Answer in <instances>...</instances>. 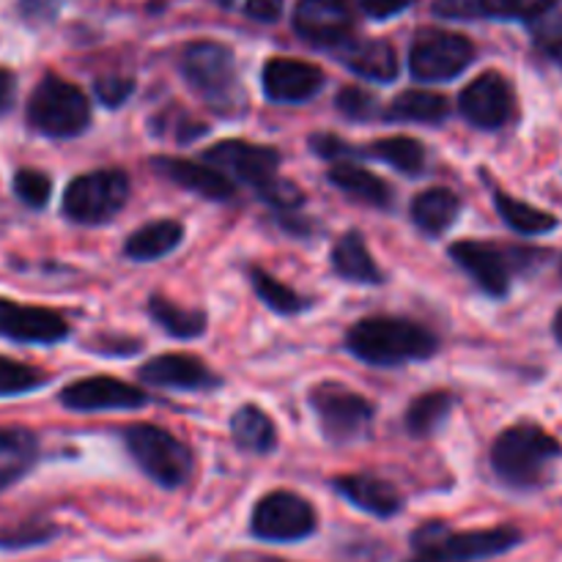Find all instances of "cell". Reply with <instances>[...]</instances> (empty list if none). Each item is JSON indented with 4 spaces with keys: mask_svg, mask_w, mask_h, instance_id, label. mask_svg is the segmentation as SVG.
<instances>
[{
    "mask_svg": "<svg viewBox=\"0 0 562 562\" xmlns=\"http://www.w3.org/2000/svg\"><path fill=\"white\" fill-rule=\"evenodd\" d=\"M250 283H252V291L263 300V305L272 307L274 313L291 316V313H300L302 307H305V300H302L296 291H291L285 283H280L278 278H272L267 269L250 267Z\"/></svg>",
    "mask_w": 562,
    "mask_h": 562,
    "instance_id": "d6a6232c",
    "label": "cell"
},
{
    "mask_svg": "<svg viewBox=\"0 0 562 562\" xmlns=\"http://www.w3.org/2000/svg\"><path fill=\"white\" fill-rule=\"evenodd\" d=\"M181 71L187 82L212 104L217 113L234 115L245 104L234 53L217 42H195L181 55Z\"/></svg>",
    "mask_w": 562,
    "mask_h": 562,
    "instance_id": "3957f363",
    "label": "cell"
},
{
    "mask_svg": "<svg viewBox=\"0 0 562 562\" xmlns=\"http://www.w3.org/2000/svg\"><path fill=\"white\" fill-rule=\"evenodd\" d=\"M459 110L477 130H499L514 113V91L499 71H486L475 77L461 91Z\"/></svg>",
    "mask_w": 562,
    "mask_h": 562,
    "instance_id": "8fae6325",
    "label": "cell"
},
{
    "mask_svg": "<svg viewBox=\"0 0 562 562\" xmlns=\"http://www.w3.org/2000/svg\"><path fill=\"white\" fill-rule=\"evenodd\" d=\"M483 14L505 16V20H532L552 9L558 0H481Z\"/></svg>",
    "mask_w": 562,
    "mask_h": 562,
    "instance_id": "8d00e7d4",
    "label": "cell"
},
{
    "mask_svg": "<svg viewBox=\"0 0 562 562\" xmlns=\"http://www.w3.org/2000/svg\"><path fill=\"white\" fill-rule=\"evenodd\" d=\"M148 401L143 390L121 382L113 376H91L71 382L60 393V404L71 412H110V409H137Z\"/></svg>",
    "mask_w": 562,
    "mask_h": 562,
    "instance_id": "4fadbf2b",
    "label": "cell"
},
{
    "mask_svg": "<svg viewBox=\"0 0 562 562\" xmlns=\"http://www.w3.org/2000/svg\"><path fill=\"white\" fill-rule=\"evenodd\" d=\"M124 442L135 464L165 488H179L192 475V453L181 439L159 426L137 423L124 431Z\"/></svg>",
    "mask_w": 562,
    "mask_h": 562,
    "instance_id": "5b68a950",
    "label": "cell"
},
{
    "mask_svg": "<svg viewBox=\"0 0 562 562\" xmlns=\"http://www.w3.org/2000/svg\"><path fill=\"white\" fill-rule=\"evenodd\" d=\"M549 55H552L554 64L562 66V42H554L552 47H549Z\"/></svg>",
    "mask_w": 562,
    "mask_h": 562,
    "instance_id": "bcb514c9",
    "label": "cell"
},
{
    "mask_svg": "<svg viewBox=\"0 0 562 562\" xmlns=\"http://www.w3.org/2000/svg\"><path fill=\"white\" fill-rule=\"evenodd\" d=\"M554 338L562 344V307L558 311V316H554Z\"/></svg>",
    "mask_w": 562,
    "mask_h": 562,
    "instance_id": "7dc6e473",
    "label": "cell"
},
{
    "mask_svg": "<svg viewBox=\"0 0 562 562\" xmlns=\"http://www.w3.org/2000/svg\"><path fill=\"white\" fill-rule=\"evenodd\" d=\"M0 338L16 344H58L69 338V324L53 311L44 307L16 305L0 296Z\"/></svg>",
    "mask_w": 562,
    "mask_h": 562,
    "instance_id": "5bb4252c",
    "label": "cell"
},
{
    "mask_svg": "<svg viewBox=\"0 0 562 562\" xmlns=\"http://www.w3.org/2000/svg\"><path fill=\"white\" fill-rule=\"evenodd\" d=\"M340 64L349 66L357 77L376 82H390L398 75V58L395 49L382 38H362V42H344L340 47Z\"/></svg>",
    "mask_w": 562,
    "mask_h": 562,
    "instance_id": "ffe728a7",
    "label": "cell"
},
{
    "mask_svg": "<svg viewBox=\"0 0 562 562\" xmlns=\"http://www.w3.org/2000/svg\"><path fill=\"white\" fill-rule=\"evenodd\" d=\"M143 562H157V560H143Z\"/></svg>",
    "mask_w": 562,
    "mask_h": 562,
    "instance_id": "681fc988",
    "label": "cell"
},
{
    "mask_svg": "<svg viewBox=\"0 0 562 562\" xmlns=\"http://www.w3.org/2000/svg\"><path fill=\"white\" fill-rule=\"evenodd\" d=\"M412 3H415V0H360L366 14L376 16V20H387V16L401 14V11L409 9Z\"/></svg>",
    "mask_w": 562,
    "mask_h": 562,
    "instance_id": "7bdbcfd3",
    "label": "cell"
},
{
    "mask_svg": "<svg viewBox=\"0 0 562 562\" xmlns=\"http://www.w3.org/2000/svg\"><path fill=\"white\" fill-rule=\"evenodd\" d=\"M258 195H261L269 206L278 209V212H291V209H296L302 203L300 187L291 184V181L285 179H272L263 190H258Z\"/></svg>",
    "mask_w": 562,
    "mask_h": 562,
    "instance_id": "f35d334b",
    "label": "cell"
},
{
    "mask_svg": "<svg viewBox=\"0 0 562 562\" xmlns=\"http://www.w3.org/2000/svg\"><path fill=\"white\" fill-rule=\"evenodd\" d=\"M58 536L49 521L42 519H31V521H20L16 527H9V530L0 532V549H27V547H42L47 543L49 538Z\"/></svg>",
    "mask_w": 562,
    "mask_h": 562,
    "instance_id": "e575fe53",
    "label": "cell"
},
{
    "mask_svg": "<svg viewBox=\"0 0 562 562\" xmlns=\"http://www.w3.org/2000/svg\"><path fill=\"white\" fill-rule=\"evenodd\" d=\"M335 104H338V110L346 115V119H355V121H366L376 113V99H373L366 88H357V86L344 88V91L338 93V99H335Z\"/></svg>",
    "mask_w": 562,
    "mask_h": 562,
    "instance_id": "74e56055",
    "label": "cell"
},
{
    "mask_svg": "<svg viewBox=\"0 0 562 562\" xmlns=\"http://www.w3.org/2000/svg\"><path fill=\"white\" fill-rule=\"evenodd\" d=\"M14 99H16V77L11 75L9 69L0 66V115H5L11 108H14Z\"/></svg>",
    "mask_w": 562,
    "mask_h": 562,
    "instance_id": "f6af8a7d",
    "label": "cell"
},
{
    "mask_svg": "<svg viewBox=\"0 0 562 562\" xmlns=\"http://www.w3.org/2000/svg\"><path fill=\"white\" fill-rule=\"evenodd\" d=\"M206 162L217 170L236 176L239 181L250 184L252 190H263L272 179H278L280 154L269 146H256L245 140H223L206 151Z\"/></svg>",
    "mask_w": 562,
    "mask_h": 562,
    "instance_id": "7c38bea8",
    "label": "cell"
},
{
    "mask_svg": "<svg viewBox=\"0 0 562 562\" xmlns=\"http://www.w3.org/2000/svg\"><path fill=\"white\" fill-rule=\"evenodd\" d=\"M130 201V179L121 170H93L77 176L64 192V214L71 223L102 225Z\"/></svg>",
    "mask_w": 562,
    "mask_h": 562,
    "instance_id": "52a82bcc",
    "label": "cell"
},
{
    "mask_svg": "<svg viewBox=\"0 0 562 562\" xmlns=\"http://www.w3.org/2000/svg\"><path fill=\"white\" fill-rule=\"evenodd\" d=\"M148 313H151L154 322H157L165 333L173 335V338L190 340L206 333V316H203L201 311L181 307L159 294H154L151 300H148Z\"/></svg>",
    "mask_w": 562,
    "mask_h": 562,
    "instance_id": "f546056e",
    "label": "cell"
},
{
    "mask_svg": "<svg viewBox=\"0 0 562 562\" xmlns=\"http://www.w3.org/2000/svg\"><path fill=\"white\" fill-rule=\"evenodd\" d=\"M420 554H434L450 562H470L497 558V554L510 552L521 543V532L516 527H494V530H472L453 532L442 521L420 527L412 538Z\"/></svg>",
    "mask_w": 562,
    "mask_h": 562,
    "instance_id": "8992f818",
    "label": "cell"
},
{
    "mask_svg": "<svg viewBox=\"0 0 562 562\" xmlns=\"http://www.w3.org/2000/svg\"><path fill=\"white\" fill-rule=\"evenodd\" d=\"M368 154L382 159L390 168L401 170V173L406 176H417L426 168V148H423V143L415 140V137H382V140L368 146Z\"/></svg>",
    "mask_w": 562,
    "mask_h": 562,
    "instance_id": "1f68e13d",
    "label": "cell"
},
{
    "mask_svg": "<svg viewBox=\"0 0 562 562\" xmlns=\"http://www.w3.org/2000/svg\"><path fill=\"white\" fill-rule=\"evenodd\" d=\"M245 11L258 22H278L283 14V0H245Z\"/></svg>",
    "mask_w": 562,
    "mask_h": 562,
    "instance_id": "ee69618b",
    "label": "cell"
},
{
    "mask_svg": "<svg viewBox=\"0 0 562 562\" xmlns=\"http://www.w3.org/2000/svg\"><path fill=\"white\" fill-rule=\"evenodd\" d=\"M316 510L305 497L294 492H272L256 505L250 519L252 536L272 543H291L313 536Z\"/></svg>",
    "mask_w": 562,
    "mask_h": 562,
    "instance_id": "30bf717a",
    "label": "cell"
},
{
    "mask_svg": "<svg viewBox=\"0 0 562 562\" xmlns=\"http://www.w3.org/2000/svg\"><path fill=\"white\" fill-rule=\"evenodd\" d=\"M562 456V445L543 428L521 423L497 437L492 448V467L510 488H536L547 481L549 467Z\"/></svg>",
    "mask_w": 562,
    "mask_h": 562,
    "instance_id": "7a4b0ae2",
    "label": "cell"
},
{
    "mask_svg": "<svg viewBox=\"0 0 562 562\" xmlns=\"http://www.w3.org/2000/svg\"><path fill=\"white\" fill-rule=\"evenodd\" d=\"M93 88H97L99 102L108 104V108H119V104H124L132 97L135 82L130 77H102Z\"/></svg>",
    "mask_w": 562,
    "mask_h": 562,
    "instance_id": "ab89813d",
    "label": "cell"
},
{
    "mask_svg": "<svg viewBox=\"0 0 562 562\" xmlns=\"http://www.w3.org/2000/svg\"><path fill=\"white\" fill-rule=\"evenodd\" d=\"M450 258L486 291L488 296H505L510 289V263L499 247L486 241H456L450 247Z\"/></svg>",
    "mask_w": 562,
    "mask_h": 562,
    "instance_id": "2e32d148",
    "label": "cell"
},
{
    "mask_svg": "<svg viewBox=\"0 0 562 562\" xmlns=\"http://www.w3.org/2000/svg\"><path fill=\"white\" fill-rule=\"evenodd\" d=\"M263 562H278V560H263Z\"/></svg>",
    "mask_w": 562,
    "mask_h": 562,
    "instance_id": "f907efd6",
    "label": "cell"
},
{
    "mask_svg": "<svg viewBox=\"0 0 562 562\" xmlns=\"http://www.w3.org/2000/svg\"><path fill=\"white\" fill-rule=\"evenodd\" d=\"M91 121V104L86 93L64 77L47 75L31 93L27 124L47 137H75L86 132Z\"/></svg>",
    "mask_w": 562,
    "mask_h": 562,
    "instance_id": "277c9868",
    "label": "cell"
},
{
    "mask_svg": "<svg viewBox=\"0 0 562 562\" xmlns=\"http://www.w3.org/2000/svg\"><path fill=\"white\" fill-rule=\"evenodd\" d=\"M329 181H333L340 192H346V195L355 198V201L368 203V206L384 209L390 206V201H393L390 187L384 184L376 173H371V170L360 168V165L355 162L333 165V170H329Z\"/></svg>",
    "mask_w": 562,
    "mask_h": 562,
    "instance_id": "484cf974",
    "label": "cell"
},
{
    "mask_svg": "<svg viewBox=\"0 0 562 562\" xmlns=\"http://www.w3.org/2000/svg\"><path fill=\"white\" fill-rule=\"evenodd\" d=\"M333 269L349 283L376 285L382 283V269L373 261L371 250L366 247L362 236L357 231H349L338 239L333 250Z\"/></svg>",
    "mask_w": 562,
    "mask_h": 562,
    "instance_id": "d4e9b609",
    "label": "cell"
},
{
    "mask_svg": "<svg viewBox=\"0 0 562 562\" xmlns=\"http://www.w3.org/2000/svg\"><path fill=\"white\" fill-rule=\"evenodd\" d=\"M346 349L357 360L376 368H395L404 362L428 360L437 355V335L406 318H362L346 335Z\"/></svg>",
    "mask_w": 562,
    "mask_h": 562,
    "instance_id": "6da1fadb",
    "label": "cell"
},
{
    "mask_svg": "<svg viewBox=\"0 0 562 562\" xmlns=\"http://www.w3.org/2000/svg\"><path fill=\"white\" fill-rule=\"evenodd\" d=\"M49 192H53V181H49V176H44L42 170L22 168L14 173V195L20 198L25 206L31 209L47 206Z\"/></svg>",
    "mask_w": 562,
    "mask_h": 562,
    "instance_id": "d590c367",
    "label": "cell"
},
{
    "mask_svg": "<svg viewBox=\"0 0 562 562\" xmlns=\"http://www.w3.org/2000/svg\"><path fill=\"white\" fill-rule=\"evenodd\" d=\"M494 206H497L499 217L516 231V234H547V231H554L560 225V220L554 214L543 212V209L530 206L525 201H516L508 192H494Z\"/></svg>",
    "mask_w": 562,
    "mask_h": 562,
    "instance_id": "4dcf8cb0",
    "label": "cell"
},
{
    "mask_svg": "<svg viewBox=\"0 0 562 562\" xmlns=\"http://www.w3.org/2000/svg\"><path fill=\"white\" fill-rule=\"evenodd\" d=\"M311 146L318 157H327V159H344L355 154V148H351L349 143L340 140V137L335 135H313Z\"/></svg>",
    "mask_w": 562,
    "mask_h": 562,
    "instance_id": "b9f144b4",
    "label": "cell"
},
{
    "mask_svg": "<svg viewBox=\"0 0 562 562\" xmlns=\"http://www.w3.org/2000/svg\"><path fill=\"white\" fill-rule=\"evenodd\" d=\"M263 93L278 104H300L316 97L324 86V71L307 60L272 58L263 66Z\"/></svg>",
    "mask_w": 562,
    "mask_h": 562,
    "instance_id": "9a60e30c",
    "label": "cell"
},
{
    "mask_svg": "<svg viewBox=\"0 0 562 562\" xmlns=\"http://www.w3.org/2000/svg\"><path fill=\"white\" fill-rule=\"evenodd\" d=\"M231 437L247 453L267 456L272 453L274 445H278V431H274L272 417L267 415L258 406H241L239 412H234L231 417Z\"/></svg>",
    "mask_w": 562,
    "mask_h": 562,
    "instance_id": "4316f807",
    "label": "cell"
},
{
    "mask_svg": "<svg viewBox=\"0 0 562 562\" xmlns=\"http://www.w3.org/2000/svg\"><path fill=\"white\" fill-rule=\"evenodd\" d=\"M434 11L445 20H477L483 14L481 0H434Z\"/></svg>",
    "mask_w": 562,
    "mask_h": 562,
    "instance_id": "60d3db41",
    "label": "cell"
},
{
    "mask_svg": "<svg viewBox=\"0 0 562 562\" xmlns=\"http://www.w3.org/2000/svg\"><path fill=\"white\" fill-rule=\"evenodd\" d=\"M157 173L170 179L173 184L184 187V190L195 192V195L206 198V201H231L236 195L234 181L217 168L209 165H198L192 159H176V157H157L151 159Z\"/></svg>",
    "mask_w": 562,
    "mask_h": 562,
    "instance_id": "d6986e66",
    "label": "cell"
},
{
    "mask_svg": "<svg viewBox=\"0 0 562 562\" xmlns=\"http://www.w3.org/2000/svg\"><path fill=\"white\" fill-rule=\"evenodd\" d=\"M475 58V47L461 33L420 31L409 49V71L420 82H442L459 77Z\"/></svg>",
    "mask_w": 562,
    "mask_h": 562,
    "instance_id": "9c48e42d",
    "label": "cell"
},
{
    "mask_svg": "<svg viewBox=\"0 0 562 562\" xmlns=\"http://www.w3.org/2000/svg\"><path fill=\"white\" fill-rule=\"evenodd\" d=\"M456 398L448 390H431V393L420 395V398L412 401V406L406 409V431L412 437H428V434L437 431L445 420L450 417Z\"/></svg>",
    "mask_w": 562,
    "mask_h": 562,
    "instance_id": "f1b7e54d",
    "label": "cell"
},
{
    "mask_svg": "<svg viewBox=\"0 0 562 562\" xmlns=\"http://www.w3.org/2000/svg\"><path fill=\"white\" fill-rule=\"evenodd\" d=\"M44 382H47V376L42 371H36V368L9 360V357H0V398L31 393V390H36Z\"/></svg>",
    "mask_w": 562,
    "mask_h": 562,
    "instance_id": "836d02e7",
    "label": "cell"
},
{
    "mask_svg": "<svg viewBox=\"0 0 562 562\" xmlns=\"http://www.w3.org/2000/svg\"><path fill=\"white\" fill-rule=\"evenodd\" d=\"M140 379L151 387L181 390V393H201V390L220 387V379L190 355H162L148 360L140 368Z\"/></svg>",
    "mask_w": 562,
    "mask_h": 562,
    "instance_id": "e0dca14e",
    "label": "cell"
},
{
    "mask_svg": "<svg viewBox=\"0 0 562 562\" xmlns=\"http://www.w3.org/2000/svg\"><path fill=\"white\" fill-rule=\"evenodd\" d=\"M409 562H450V560L434 558V554H420V558H415V560H409Z\"/></svg>",
    "mask_w": 562,
    "mask_h": 562,
    "instance_id": "c3c4849f",
    "label": "cell"
},
{
    "mask_svg": "<svg viewBox=\"0 0 562 562\" xmlns=\"http://www.w3.org/2000/svg\"><path fill=\"white\" fill-rule=\"evenodd\" d=\"M450 115V102L442 93L434 91H404L393 99L387 119L393 121H420V124H439Z\"/></svg>",
    "mask_w": 562,
    "mask_h": 562,
    "instance_id": "83f0119b",
    "label": "cell"
},
{
    "mask_svg": "<svg viewBox=\"0 0 562 562\" xmlns=\"http://www.w3.org/2000/svg\"><path fill=\"white\" fill-rule=\"evenodd\" d=\"M335 488H338L351 505H357V508L366 510V514L379 516V519H390V516L398 514L401 505H404L401 494L395 492L390 483L371 475L338 477V481H335Z\"/></svg>",
    "mask_w": 562,
    "mask_h": 562,
    "instance_id": "44dd1931",
    "label": "cell"
},
{
    "mask_svg": "<svg viewBox=\"0 0 562 562\" xmlns=\"http://www.w3.org/2000/svg\"><path fill=\"white\" fill-rule=\"evenodd\" d=\"M461 201L448 187H431L412 201V223L428 236H439L459 220Z\"/></svg>",
    "mask_w": 562,
    "mask_h": 562,
    "instance_id": "603a6c76",
    "label": "cell"
},
{
    "mask_svg": "<svg viewBox=\"0 0 562 562\" xmlns=\"http://www.w3.org/2000/svg\"><path fill=\"white\" fill-rule=\"evenodd\" d=\"M311 406L318 417L322 434L329 442H355L368 431L373 406L344 384H318L311 393Z\"/></svg>",
    "mask_w": 562,
    "mask_h": 562,
    "instance_id": "ba28073f",
    "label": "cell"
},
{
    "mask_svg": "<svg viewBox=\"0 0 562 562\" xmlns=\"http://www.w3.org/2000/svg\"><path fill=\"white\" fill-rule=\"evenodd\" d=\"M184 239V228L176 220H157V223H148L143 228H137L135 234L126 239L124 256L130 261H157V258L168 256Z\"/></svg>",
    "mask_w": 562,
    "mask_h": 562,
    "instance_id": "cb8c5ba5",
    "label": "cell"
},
{
    "mask_svg": "<svg viewBox=\"0 0 562 562\" xmlns=\"http://www.w3.org/2000/svg\"><path fill=\"white\" fill-rule=\"evenodd\" d=\"M294 27L313 44H344L351 31V14L344 0H300Z\"/></svg>",
    "mask_w": 562,
    "mask_h": 562,
    "instance_id": "ac0fdd59",
    "label": "cell"
},
{
    "mask_svg": "<svg viewBox=\"0 0 562 562\" xmlns=\"http://www.w3.org/2000/svg\"><path fill=\"white\" fill-rule=\"evenodd\" d=\"M38 459V442L27 428H0V492L14 486Z\"/></svg>",
    "mask_w": 562,
    "mask_h": 562,
    "instance_id": "7402d4cb",
    "label": "cell"
}]
</instances>
